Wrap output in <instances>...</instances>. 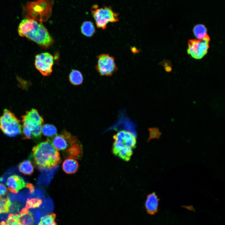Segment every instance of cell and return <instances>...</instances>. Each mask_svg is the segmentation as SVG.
I'll return each mask as SVG.
<instances>
[{
    "instance_id": "6da1fadb",
    "label": "cell",
    "mask_w": 225,
    "mask_h": 225,
    "mask_svg": "<svg viewBox=\"0 0 225 225\" xmlns=\"http://www.w3.org/2000/svg\"><path fill=\"white\" fill-rule=\"evenodd\" d=\"M19 35L25 37L42 48H47L53 43L54 40L42 22L25 18L20 23L18 28Z\"/></svg>"
},
{
    "instance_id": "7a4b0ae2",
    "label": "cell",
    "mask_w": 225,
    "mask_h": 225,
    "mask_svg": "<svg viewBox=\"0 0 225 225\" xmlns=\"http://www.w3.org/2000/svg\"><path fill=\"white\" fill-rule=\"evenodd\" d=\"M32 152L34 162L42 168H51L61 162L58 151L48 138L33 147Z\"/></svg>"
},
{
    "instance_id": "3957f363",
    "label": "cell",
    "mask_w": 225,
    "mask_h": 225,
    "mask_svg": "<svg viewBox=\"0 0 225 225\" xmlns=\"http://www.w3.org/2000/svg\"><path fill=\"white\" fill-rule=\"evenodd\" d=\"M53 0H37L28 2L23 7V12L26 18L39 22L47 21L50 17Z\"/></svg>"
},
{
    "instance_id": "277c9868",
    "label": "cell",
    "mask_w": 225,
    "mask_h": 225,
    "mask_svg": "<svg viewBox=\"0 0 225 225\" xmlns=\"http://www.w3.org/2000/svg\"><path fill=\"white\" fill-rule=\"evenodd\" d=\"M91 12L97 27L102 29L106 28L108 23L115 22L119 20L118 14L110 7L99 8L97 5H94Z\"/></svg>"
},
{
    "instance_id": "5b68a950",
    "label": "cell",
    "mask_w": 225,
    "mask_h": 225,
    "mask_svg": "<svg viewBox=\"0 0 225 225\" xmlns=\"http://www.w3.org/2000/svg\"><path fill=\"white\" fill-rule=\"evenodd\" d=\"M210 38L207 35L202 39H190L188 41L187 52L196 59L202 58L208 52Z\"/></svg>"
},
{
    "instance_id": "8992f818",
    "label": "cell",
    "mask_w": 225,
    "mask_h": 225,
    "mask_svg": "<svg viewBox=\"0 0 225 225\" xmlns=\"http://www.w3.org/2000/svg\"><path fill=\"white\" fill-rule=\"evenodd\" d=\"M96 68L102 76H110L118 70L114 58L108 54H102L98 57Z\"/></svg>"
},
{
    "instance_id": "52a82bcc",
    "label": "cell",
    "mask_w": 225,
    "mask_h": 225,
    "mask_svg": "<svg viewBox=\"0 0 225 225\" xmlns=\"http://www.w3.org/2000/svg\"><path fill=\"white\" fill-rule=\"evenodd\" d=\"M53 63V57L48 52L39 53L35 56V66L44 76H48L51 74L52 72Z\"/></svg>"
},
{
    "instance_id": "ba28073f",
    "label": "cell",
    "mask_w": 225,
    "mask_h": 225,
    "mask_svg": "<svg viewBox=\"0 0 225 225\" xmlns=\"http://www.w3.org/2000/svg\"><path fill=\"white\" fill-rule=\"evenodd\" d=\"M20 122L17 117L8 122L2 116L0 117V129L8 136H16L22 132Z\"/></svg>"
},
{
    "instance_id": "9c48e42d",
    "label": "cell",
    "mask_w": 225,
    "mask_h": 225,
    "mask_svg": "<svg viewBox=\"0 0 225 225\" xmlns=\"http://www.w3.org/2000/svg\"><path fill=\"white\" fill-rule=\"evenodd\" d=\"M6 184L8 189L11 193L16 194L26 187V183L22 178L16 174L12 175L7 178Z\"/></svg>"
},
{
    "instance_id": "30bf717a",
    "label": "cell",
    "mask_w": 225,
    "mask_h": 225,
    "mask_svg": "<svg viewBox=\"0 0 225 225\" xmlns=\"http://www.w3.org/2000/svg\"><path fill=\"white\" fill-rule=\"evenodd\" d=\"M160 199L154 192L148 194L144 203L146 210L148 214L155 215L158 211Z\"/></svg>"
},
{
    "instance_id": "8fae6325",
    "label": "cell",
    "mask_w": 225,
    "mask_h": 225,
    "mask_svg": "<svg viewBox=\"0 0 225 225\" xmlns=\"http://www.w3.org/2000/svg\"><path fill=\"white\" fill-rule=\"evenodd\" d=\"M78 161L75 159L72 158L66 159L63 161L62 165L63 171L68 174L75 173L78 170Z\"/></svg>"
},
{
    "instance_id": "7c38bea8",
    "label": "cell",
    "mask_w": 225,
    "mask_h": 225,
    "mask_svg": "<svg viewBox=\"0 0 225 225\" xmlns=\"http://www.w3.org/2000/svg\"><path fill=\"white\" fill-rule=\"evenodd\" d=\"M82 33L85 36L91 37L95 32V28L93 23L90 21H86L83 22L81 27Z\"/></svg>"
},
{
    "instance_id": "4fadbf2b",
    "label": "cell",
    "mask_w": 225,
    "mask_h": 225,
    "mask_svg": "<svg viewBox=\"0 0 225 225\" xmlns=\"http://www.w3.org/2000/svg\"><path fill=\"white\" fill-rule=\"evenodd\" d=\"M18 170L24 175H31L33 172L34 169L31 161L29 160H25L20 163Z\"/></svg>"
},
{
    "instance_id": "5bb4252c",
    "label": "cell",
    "mask_w": 225,
    "mask_h": 225,
    "mask_svg": "<svg viewBox=\"0 0 225 225\" xmlns=\"http://www.w3.org/2000/svg\"><path fill=\"white\" fill-rule=\"evenodd\" d=\"M26 115L34 124L42 125L43 123V118L35 109L32 108L30 111H27Z\"/></svg>"
},
{
    "instance_id": "9a60e30c",
    "label": "cell",
    "mask_w": 225,
    "mask_h": 225,
    "mask_svg": "<svg viewBox=\"0 0 225 225\" xmlns=\"http://www.w3.org/2000/svg\"><path fill=\"white\" fill-rule=\"evenodd\" d=\"M70 82L73 85H78L81 84L83 81V77L80 71L77 70H72L69 75Z\"/></svg>"
},
{
    "instance_id": "2e32d148",
    "label": "cell",
    "mask_w": 225,
    "mask_h": 225,
    "mask_svg": "<svg viewBox=\"0 0 225 225\" xmlns=\"http://www.w3.org/2000/svg\"><path fill=\"white\" fill-rule=\"evenodd\" d=\"M193 32L195 37L199 39H202L208 35L207 28L202 24L195 25L193 29Z\"/></svg>"
},
{
    "instance_id": "e0dca14e",
    "label": "cell",
    "mask_w": 225,
    "mask_h": 225,
    "mask_svg": "<svg viewBox=\"0 0 225 225\" xmlns=\"http://www.w3.org/2000/svg\"><path fill=\"white\" fill-rule=\"evenodd\" d=\"M11 205L12 202L8 196L0 197V214L9 212Z\"/></svg>"
},
{
    "instance_id": "ac0fdd59",
    "label": "cell",
    "mask_w": 225,
    "mask_h": 225,
    "mask_svg": "<svg viewBox=\"0 0 225 225\" xmlns=\"http://www.w3.org/2000/svg\"><path fill=\"white\" fill-rule=\"evenodd\" d=\"M136 142L135 135L132 132L126 131L125 137L123 142L125 146L132 149L136 147Z\"/></svg>"
},
{
    "instance_id": "d6986e66",
    "label": "cell",
    "mask_w": 225,
    "mask_h": 225,
    "mask_svg": "<svg viewBox=\"0 0 225 225\" xmlns=\"http://www.w3.org/2000/svg\"><path fill=\"white\" fill-rule=\"evenodd\" d=\"M55 219V213H49L41 218L38 225H57Z\"/></svg>"
},
{
    "instance_id": "ffe728a7",
    "label": "cell",
    "mask_w": 225,
    "mask_h": 225,
    "mask_svg": "<svg viewBox=\"0 0 225 225\" xmlns=\"http://www.w3.org/2000/svg\"><path fill=\"white\" fill-rule=\"evenodd\" d=\"M6 225H24L22 222L19 213H10L8 216Z\"/></svg>"
},
{
    "instance_id": "44dd1931",
    "label": "cell",
    "mask_w": 225,
    "mask_h": 225,
    "mask_svg": "<svg viewBox=\"0 0 225 225\" xmlns=\"http://www.w3.org/2000/svg\"><path fill=\"white\" fill-rule=\"evenodd\" d=\"M42 132L44 136L52 137L57 134V129L53 125L47 124L42 127Z\"/></svg>"
},
{
    "instance_id": "7402d4cb",
    "label": "cell",
    "mask_w": 225,
    "mask_h": 225,
    "mask_svg": "<svg viewBox=\"0 0 225 225\" xmlns=\"http://www.w3.org/2000/svg\"><path fill=\"white\" fill-rule=\"evenodd\" d=\"M132 153V149L125 146L119 152L117 156L125 161H128L130 159Z\"/></svg>"
},
{
    "instance_id": "603a6c76",
    "label": "cell",
    "mask_w": 225,
    "mask_h": 225,
    "mask_svg": "<svg viewBox=\"0 0 225 225\" xmlns=\"http://www.w3.org/2000/svg\"><path fill=\"white\" fill-rule=\"evenodd\" d=\"M41 208V212L43 215L51 212L53 208L52 201L49 198H47L44 201Z\"/></svg>"
},
{
    "instance_id": "cb8c5ba5",
    "label": "cell",
    "mask_w": 225,
    "mask_h": 225,
    "mask_svg": "<svg viewBox=\"0 0 225 225\" xmlns=\"http://www.w3.org/2000/svg\"><path fill=\"white\" fill-rule=\"evenodd\" d=\"M42 203V201L40 198H28L25 207L28 209L35 208L39 207Z\"/></svg>"
},
{
    "instance_id": "d4e9b609",
    "label": "cell",
    "mask_w": 225,
    "mask_h": 225,
    "mask_svg": "<svg viewBox=\"0 0 225 225\" xmlns=\"http://www.w3.org/2000/svg\"><path fill=\"white\" fill-rule=\"evenodd\" d=\"M125 146L123 142L115 141L113 143L112 152L115 156H117L119 152Z\"/></svg>"
},
{
    "instance_id": "484cf974",
    "label": "cell",
    "mask_w": 225,
    "mask_h": 225,
    "mask_svg": "<svg viewBox=\"0 0 225 225\" xmlns=\"http://www.w3.org/2000/svg\"><path fill=\"white\" fill-rule=\"evenodd\" d=\"M149 130L150 134L148 140V141L153 139H159L162 134V133L160 131L158 128H150Z\"/></svg>"
},
{
    "instance_id": "4316f807",
    "label": "cell",
    "mask_w": 225,
    "mask_h": 225,
    "mask_svg": "<svg viewBox=\"0 0 225 225\" xmlns=\"http://www.w3.org/2000/svg\"><path fill=\"white\" fill-rule=\"evenodd\" d=\"M42 125L36 124L32 127V134L34 138H38L41 137L42 133Z\"/></svg>"
},
{
    "instance_id": "83f0119b",
    "label": "cell",
    "mask_w": 225,
    "mask_h": 225,
    "mask_svg": "<svg viewBox=\"0 0 225 225\" xmlns=\"http://www.w3.org/2000/svg\"><path fill=\"white\" fill-rule=\"evenodd\" d=\"M2 117L6 121L8 122L11 121L16 117L14 113L7 109L4 110Z\"/></svg>"
},
{
    "instance_id": "f1b7e54d",
    "label": "cell",
    "mask_w": 225,
    "mask_h": 225,
    "mask_svg": "<svg viewBox=\"0 0 225 225\" xmlns=\"http://www.w3.org/2000/svg\"><path fill=\"white\" fill-rule=\"evenodd\" d=\"M126 131L124 130L118 132L113 136V138L115 141L123 142L125 137Z\"/></svg>"
},
{
    "instance_id": "f546056e",
    "label": "cell",
    "mask_w": 225,
    "mask_h": 225,
    "mask_svg": "<svg viewBox=\"0 0 225 225\" xmlns=\"http://www.w3.org/2000/svg\"><path fill=\"white\" fill-rule=\"evenodd\" d=\"M22 135L24 139H30L32 138V128L23 126L22 130Z\"/></svg>"
},
{
    "instance_id": "4dcf8cb0",
    "label": "cell",
    "mask_w": 225,
    "mask_h": 225,
    "mask_svg": "<svg viewBox=\"0 0 225 225\" xmlns=\"http://www.w3.org/2000/svg\"><path fill=\"white\" fill-rule=\"evenodd\" d=\"M31 197L37 198H42L44 197V193L42 191L40 190H36L33 192L31 194Z\"/></svg>"
},
{
    "instance_id": "1f68e13d",
    "label": "cell",
    "mask_w": 225,
    "mask_h": 225,
    "mask_svg": "<svg viewBox=\"0 0 225 225\" xmlns=\"http://www.w3.org/2000/svg\"><path fill=\"white\" fill-rule=\"evenodd\" d=\"M7 192V189L3 183H0V197L5 195Z\"/></svg>"
},
{
    "instance_id": "d6a6232c",
    "label": "cell",
    "mask_w": 225,
    "mask_h": 225,
    "mask_svg": "<svg viewBox=\"0 0 225 225\" xmlns=\"http://www.w3.org/2000/svg\"><path fill=\"white\" fill-rule=\"evenodd\" d=\"M26 187L28 188L29 194L31 195L34 191V187L32 184L30 183H26Z\"/></svg>"
},
{
    "instance_id": "836d02e7",
    "label": "cell",
    "mask_w": 225,
    "mask_h": 225,
    "mask_svg": "<svg viewBox=\"0 0 225 225\" xmlns=\"http://www.w3.org/2000/svg\"><path fill=\"white\" fill-rule=\"evenodd\" d=\"M0 225H6V222L5 221H2L0 222Z\"/></svg>"
}]
</instances>
